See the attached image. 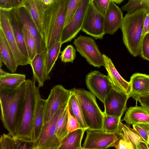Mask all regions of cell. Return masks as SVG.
Listing matches in <instances>:
<instances>
[{
	"label": "cell",
	"mask_w": 149,
	"mask_h": 149,
	"mask_svg": "<svg viewBox=\"0 0 149 149\" xmlns=\"http://www.w3.org/2000/svg\"><path fill=\"white\" fill-rule=\"evenodd\" d=\"M26 81L15 89L0 88V118L8 134L14 137L24 104Z\"/></svg>",
	"instance_id": "6da1fadb"
},
{
	"label": "cell",
	"mask_w": 149,
	"mask_h": 149,
	"mask_svg": "<svg viewBox=\"0 0 149 149\" xmlns=\"http://www.w3.org/2000/svg\"><path fill=\"white\" fill-rule=\"evenodd\" d=\"M66 14L65 0H54L45 11L43 30L46 49L61 41L65 27Z\"/></svg>",
	"instance_id": "7a4b0ae2"
},
{
	"label": "cell",
	"mask_w": 149,
	"mask_h": 149,
	"mask_svg": "<svg viewBox=\"0 0 149 149\" xmlns=\"http://www.w3.org/2000/svg\"><path fill=\"white\" fill-rule=\"evenodd\" d=\"M33 80H26V91L24 105L15 138L32 143L33 124L38 100L41 96L39 88Z\"/></svg>",
	"instance_id": "3957f363"
},
{
	"label": "cell",
	"mask_w": 149,
	"mask_h": 149,
	"mask_svg": "<svg viewBox=\"0 0 149 149\" xmlns=\"http://www.w3.org/2000/svg\"><path fill=\"white\" fill-rule=\"evenodd\" d=\"M146 15L142 10L127 13L123 17L120 28L124 43L130 53L134 57L140 54L144 36L142 35L143 23Z\"/></svg>",
	"instance_id": "277c9868"
},
{
	"label": "cell",
	"mask_w": 149,
	"mask_h": 149,
	"mask_svg": "<svg viewBox=\"0 0 149 149\" xmlns=\"http://www.w3.org/2000/svg\"><path fill=\"white\" fill-rule=\"evenodd\" d=\"M71 90L79 101L88 130L103 131L104 114L99 107L95 96L83 89Z\"/></svg>",
	"instance_id": "5b68a950"
},
{
	"label": "cell",
	"mask_w": 149,
	"mask_h": 149,
	"mask_svg": "<svg viewBox=\"0 0 149 149\" xmlns=\"http://www.w3.org/2000/svg\"><path fill=\"white\" fill-rule=\"evenodd\" d=\"M68 104L58 110L49 120L44 124L39 137L33 142L32 149H59L61 141L56 134V124L60 115Z\"/></svg>",
	"instance_id": "8992f818"
},
{
	"label": "cell",
	"mask_w": 149,
	"mask_h": 149,
	"mask_svg": "<svg viewBox=\"0 0 149 149\" xmlns=\"http://www.w3.org/2000/svg\"><path fill=\"white\" fill-rule=\"evenodd\" d=\"M73 44L77 51L90 65L97 68L104 65L102 54L93 38L80 35L74 40Z\"/></svg>",
	"instance_id": "52a82bcc"
},
{
	"label": "cell",
	"mask_w": 149,
	"mask_h": 149,
	"mask_svg": "<svg viewBox=\"0 0 149 149\" xmlns=\"http://www.w3.org/2000/svg\"><path fill=\"white\" fill-rule=\"evenodd\" d=\"M81 30L96 39H102L106 33L104 28V15L91 1L83 22Z\"/></svg>",
	"instance_id": "ba28073f"
},
{
	"label": "cell",
	"mask_w": 149,
	"mask_h": 149,
	"mask_svg": "<svg viewBox=\"0 0 149 149\" xmlns=\"http://www.w3.org/2000/svg\"><path fill=\"white\" fill-rule=\"evenodd\" d=\"M86 136L82 149H104L113 147L120 138L117 132L109 133L103 131L86 130Z\"/></svg>",
	"instance_id": "9c48e42d"
},
{
	"label": "cell",
	"mask_w": 149,
	"mask_h": 149,
	"mask_svg": "<svg viewBox=\"0 0 149 149\" xmlns=\"http://www.w3.org/2000/svg\"><path fill=\"white\" fill-rule=\"evenodd\" d=\"M9 11L0 9V29L5 36L18 65L29 64L30 61L24 56L17 45L11 25Z\"/></svg>",
	"instance_id": "30bf717a"
},
{
	"label": "cell",
	"mask_w": 149,
	"mask_h": 149,
	"mask_svg": "<svg viewBox=\"0 0 149 149\" xmlns=\"http://www.w3.org/2000/svg\"><path fill=\"white\" fill-rule=\"evenodd\" d=\"M70 90L58 85L51 90L46 100L44 123L49 120L60 109L68 103L71 95Z\"/></svg>",
	"instance_id": "8fae6325"
},
{
	"label": "cell",
	"mask_w": 149,
	"mask_h": 149,
	"mask_svg": "<svg viewBox=\"0 0 149 149\" xmlns=\"http://www.w3.org/2000/svg\"><path fill=\"white\" fill-rule=\"evenodd\" d=\"M90 1L91 0H81L71 19L64 28L60 41L62 44L71 40L81 30Z\"/></svg>",
	"instance_id": "7c38bea8"
},
{
	"label": "cell",
	"mask_w": 149,
	"mask_h": 149,
	"mask_svg": "<svg viewBox=\"0 0 149 149\" xmlns=\"http://www.w3.org/2000/svg\"><path fill=\"white\" fill-rule=\"evenodd\" d=\"M88 89L104 104L105 98L112 87L108 76L94 70L89 73L86 77Z\"/></svg>",
	"instance_id": "4fadbf2b"
},
{
	"label": "cell",
	"mask_w": 149,
	"mask_h": 149,
	"mask_svg": "<svg viewBox=\"0 0 149 149\" xmlns=\"http://www.w3.org/2000/svg\"><path fill=\"white\" fill-rule=\"evenodd\" d=\"M129 95L116 91L113 88L106 97L104 103V114L111 116L121 117L127 109Z\"/></svg>",
	"instance_id": "5bb4252c"
},
{
	"label": "cell",
	"mask_w": 149,
	"mask_h": 149,
	"mask_svg": "<svg viewBox=\"0 0 149 149\" xmlns=\"http://www.w3.org/2000/svg\"><path fill=\"white\" fill-rule=\"evenodd\" d=\"M47 6L41 0H22L19 7H23L44 37L43 24L44 15Z\"/></svg>",
	"instance_id": "9a60e30c"
},
{
	"label": "cell",
	"mask_w": 149,
	"mask_h": 149,
	"mask_svg": "<svg viewBox=\"0 0 149 149\" xmlns=\"http://www.w3.org/2000/svg\"><path fill=\"white\" fill-rule=\"evenodd\" d=\"M102 56L104 66L107 72V76L112 88L118 92L129 95L131 90L130 82L126 81L120 75L110 58L104 54Z\"/></svg>",
	"instance_id": "2e32d148"
},
{
	"label": "cell",
	"mask_w": 149,
	"mask_h": 149,
	"mask_svg": "<svg viewBox=\"0 0 149 149\" xmlns=\"http://www.w3.org/2000/svg\"><path fill=\"white\" fill-rule=\"evenodd\" d=\"M22 25L29 31L36 44L37 53H41L46 49L45 40L37 29L25 10L22 7L14 9Z\"/></svg>",
	"instance_id": "e0dca14e"
},
{
	"label": "cell",
	"mask_w": 149,
	"mask_h": 149,
	"mask_svg": "<svg viewBox=\"0 0 149 149\" xmlns=\"http://www.w3.org/2000/svg\"><path fill=\"white\" fill-rule=\"evenodd\" d=\"M123 17L121 10L111 0L104 16L105 33L113 34L120 28Z\"/></svg>",
	"instance_id": "ac0fdd59"
},
{
	"label": "cell",
	"mask_w": 149,
	"mask_h": 149,
	"mask_svg": "<svg viewBox=\"0 0 149 149\" xmlns=\"http://www.w3.org/2000/svg\"><path fill=\"white\" fill-rule=\"evenodd\" d=\"M46 56V49L41 53L37 54L30 61L29 64L33 71V79L37 82L39 88L42 87L45 82L51 78L47 72Z\"/></svg>",
	"instance_id": "d6986e66"
},
{
	"label": "cell",
	"mask_w": 149,
	"mask_h": 149,
	"mask_svg": "<svg viewBox=\"0 0 149 149\" xmlns=\"http://www.w3.org/2000/svg\"><path fill=\"white\" fill-rule=\"evenodd\" d=\"M129 82L131 87L130 97L134 99L149 93V75L134 73L131 77Z\"/></svg>",
	"instance_id": "ffe728a7"
},
{
	"label": "cell",
	"mask_w": 149,
	"mask_h": 149,
	"mask_svg": "<svg viewBox=\"0 0 149 149\" xmlns=\"http://www.w3.org/2000/svg\"><path fill=\"white\" fill-rule=\"evenodd\" d=\"M0 67L4 63L12 72H15L18 66L2 30L0 29Z\"/></svg>",
	"instance_id": "44dd1931"
},
{
	"label": "cell",
	"mask_w": 149,
	"mask_h": 149,
	"mask_svg": "<svg viewBox=\"0 0 149 149\" xmlns=\"http://www.w3.org/2000/svg\"><path fill=\"white\" fill-rule=\"evenodd\" d=\"M9 12L13 31L18 46L24 56L30 61L20 22L14 9Z\"/></svg>",
	"instance_id": "7402d4cb"
},
{
	"label": "cell",
	"mask_w": 149,
	"mask_h": 149,
	"mask_svg": "<svg viewBox=\"0 0 149 149\" xmlns=\"http://www.w3.org/2000/svg\"><path fill=\"white\" fill-rule=\"evenodd\" d=\"M128 125L137 123H149V111L142 106L131 107L126 111L121 121Z\"/></svg>",
	"instance_id": "603a6c76"
},
{
	"label": "cell",
	"mask_w": 149,
	"mask_h": 149,
	"mask_svg": "<svg viewBox=\"0 0 149 149\" xmlns=\"http://www.w3.org/2000/svg\"><path fill=\"white\" fill-rule=\"evenodd\" d=\"M46 100L39 98L34 117L33 129V142L36 140L41 133L44 123Z\"/></svg>",
	"instance_id": "cb8c5ba5"
},
{
	"label": "cell",
	"mask_w": 149,
	"mask_h": 149,
	"mask_svg": "<svg viewBox=\"0 0 149 149\" xmlns=\"http://www.w3.org/2000/svg\"><path fill=\"white\" fill-rule=\"evenodd\" d=\"M86 130L79 128L68 133L61 141L59 149H82L81 142Z\"/></svg>",
	"instance_id": "d4e9b609"
},
{
	"label": "cell",
	"mask_w": 149,
	"mask_h": 149,
	"mask_svg": "<svg viewBox=\"0 0 149 149\" xmlns=\"http://www.w3.org/2000/svg\"><path fill=\"white\" fill-rule=\"evenodd\" d=\"M128 139L136 149H149L147 143L144 141L138 134L129 125H126L121 122L117 131Z\"/></svg>",
	"instance_id": "484cf974"
},
{
	"label": "cell",
	"mask_w": 149,
	"mask_h": 149,
	"mask_svg": "<svg viewBox=\"0 0 149 149\" xmlns=\"http://www.w3.org/2000/svg\"><path fill=\"white\" fill-rule=\"evenodd\" d=\"M26 80L25 74L7 72L4 75L0 76V88H16Z\"/></svg>",
	"instance_id": "4316f807"
},
{
	"label": "cell",
	"mask_w": 149,
	"mask_h": 149,
	"mask_svg": "<svg viewBox=\"0 0 149 149\" xmlns=\"http://www.w3.org/2000/svg\"><path fill=\"white\" fill-rule=\"evenodd\" d=\"M32 143L15 139L8 134L1 136L0 149H32Z\"/></svg>",
	"instance_id": "83f0119b"
},
{
	"label": "cell",
	"mask_w": 149,
	"mask_h": 149,
	"mask_svg": "<svg viewBox=\"0 0 149 149\" xmlns=\"http://www.w3.org/2000/svg\"><path fill=\"white\" fill-rule=\"evenodd\" d=\"M70 90L71 94L68 102L70 112L77 119L79 124L80 128L88 129L78 99L72 90Z\"/></svg>",
	"instance_id": "f1b7e54d"
},
{
	"label": "cell",
	"mask_w": 149,
	"mask_h": 149,
	"mask_svg": "<svg viewBox=\"0 0 149 149\" xmlns=\"http://www.w3.org/2000/svg\"><path fill=\"white\" fill-rule=\"evenodd\" d=\"M62 45L59 42L54 44L49 49H46V64L48 74L52 70L61 52Z\"/></svg>",
	"instance_id": "f546056e"
},
{
	"label": "cell",
	"mask_w": 149,
	"mask_h": 149,
	"mask_svg": "<svg viewBox=\"0 0 149 149\" xmlns=\"http://www.w3.org/2000/svg\"><path fill=\"white\" fill-rule=\"evenodd\" d=\"M122 8V10L131 13L139 10L143 11L147 14L149 13V0H128Z\"/></svg>",
	"instance_id": "4dcf8cb0"
},
{
	"label": "cell",
	"mask_w": 149,
	"mask_h": 149,
	"mask_svg": "<svg viewBox=\"0 0 149 149\" xmlns=\"http://www.w3.org/2000/svg\"><path fill=\"white\" fill-rule=\"evenodd\" d=\"M68 115V105L60 115L56 124V134L61 141L68 133L67 130Z\"/></svg>",
	"instance_id": "1f68e13d"
},
{
	"label": "cell",
	"mask_w": 149,
	"mask_h": 149,
	"mask_svg": "<svg viewBox=\"0 0 149 149\" xmlns=\"http://www.w3.org/2000/svg\"><path fill=\"white\" fill-rule=\"evenodd\" d=\"M121 117L110 116L104 114L103 131L109 133L116 132L120 125Z\"/></svg>",
	"instance_id": "d6a6232c"
},
{
	"label": "cell",
	"mask_w": 149,
	"mask_h": 149,
	"mask_svg": "<svg viewBox=\"0 0 149 149\" xmlns=\"http://www.w3.org/2000/svg\"><path fill=\"white\" fill-rule=\"evenodd\" d=\"M21 25L26 48L30 61L37 54L36 43L28 30L22 24Z\"/></svg>",
	"instance_id": "836d02e7"
},
{
	"label": "cell",
	"mask_w": 149,
	"mask_h": 149,
	"mask_svg": "<svg viewBox=\"0 0 149 149\" xmlns=\"http://www.w3.org/2000/svg\"><path fill=\"white\" fill-rule=\"evenodd\" d=\"M81 0H65L66 14L65 26L70 21Z\"/></svg>",
	"instance_id": "e575fe53"
},
{
	"label": "cell",
	"mask_w": 149,
	"mask_h": 149,
	"mask_svg": "<svg viewBox=\"0 0 149 149\" xmlns=\"http://www.w3.org/2000/svg\"><path fill=\"white\" fill-rule=\"evenodd\" d=\"M133 128L147 144L149 143V123H140L132 125Z\"/></svg>",
	"instance_id": "d590c367"
},
{
	"label": "cell",
	"mask_w": 149,
	"mask_h": 149,
	"mask_svg": "<svg viewBox=\"0 0 149 149\" xmlns=\"http://www.w3.org/2000/svg\"><path fill=\"white\" fill-rule=\"evenodd\" d=\"M76 50L71 45H68L61 52L60 58L64 63H72L76 57Z\"/></svg>",
	"instance_id": "8d00e7d4"
},
{
	"label": "cell",
	"mask_w": 149,
	"mask_h": 149,
	"mask_svg": "<svg viewBox=\"0 0 149 149\" xmlns=\"http://www.w3.org/2000/svg\"><path fill=\"white\" fill-rule=\"evenodd\" d=\"M119 139L115 143L113 147L117 149H136L128 139L120 133Z\"/></svg>",
	"instance_id": "74e56055"
},
{
	"label": "cell",
	"mask_w": 149,
	"mask_h": 149,
	"mask_svg": "<svg viewBox=\"0 0 149 149\" xmlns=\"http://www.w3.org/2000/svg\"><path fill=\"white\" fill-rule=\"evenodd\" d=\"M140 55L143 58L149 61V33L145 34L143 37Z\"/></svg>",
	"instance_id": "f35d334b"
},
{
	"label": "cell",
	"mask_w": 149,
	"mask_h": 149,
	"mask_svg": "<svg viewBox=\"0 0 149 149\" xmlns=\"http://www.w3.org/2000/svg\"><path fill=\"white\" fill-rule=\"evenodd\" d=\"M111 0H91L93 5L104 16Z\"/></svg>",
	"instance_id": "ab89813d"
},
{
	"label": "cell",
	"mask_w": 149,
	"mask_h": 149,
	"mask_svg": "<svg viewBox=\"0 0 149 149\" xmlns=\"http://www.w3.org/2000/svg\"><path fill=\"white\" fill-rule=\"evenodd\" d=\"M68 115L67 130L68 133L80 128L79 124L77 119L70 113L68 104Z\"/></svg>",
	"instance_id": "60d3db41"
},
{
	"label": "cell",
	"mask_w": 149,
	"mask_h": 149,
	"mask_svg": "<svg viewBox=\"0 0 149 149\" xmlns=\"http://www.w3.org/2000/svg\"><path fill=\"white\" fill-rule=\"evenodd\" d=\"M134 99L139 101L142 106L149 111V93L143 96L135 97Z\"/></svg>",
	"instance_id": "b9f144b4"
},
{
	"label": "cell",
	"mask_w": 149,
	"mask_h": 149,
	"mask_svg": "<svg viewBox=\"0 0 149 149\" xmlns=\"http://www.w3.org/2000/svg\"><path fill=\"white\" fill-rule=\"evenodd\" d=\"M0 9L8 10L14 9L12 0H0Z\"/></svg>",
	"instance_id": "7bdbcfd3"
},
{
	"label": "cell",
	"mask_w": 149,
	"mask_h": 149,
	"mask_svg": "<svg viewBox=\"0 0 149 149\" xmlns=\"http://www.w3.org/2000/svg\"><path fill=\"white\" fill-rule=\"evenodd\" d=\"M149 33V13L146 14L144 20L142 35L143 36H144Z\"/></svg>",
	"instance_id": "ee69618b"
},
{
	"label": "cell",
	"mask_w": 149,
	"mask_h": 149,
	"mask_svg": "<svg viewBox=\"0 0 149 149\" xmlns=\"http://www.w3.org/2000/svg\"><path fill=\"white\" fill-rule=\"evenodd\" d=\"M14 9L18 8L22 0H12Z\"/></svg>",
	"instance_id": "f6af8a7d"
},
{
	"label": "cell",
	"mask_w": 149,
	"mask_h": 149,
	"mask_svg": "<svg viewBox=\"0 0 149 149\" xmlns=\"http://www.w3.org/2000/svg\"><path fill=\"white\" fill-rule=\"evenodd\" d=\"M54 0H41V1L47 6L52 3Z\"/></svg>",
	"instance_id": "bcb514c9"
},
{
	"label": "cell",
	"mask_w": 149,
	"mask_h": 149,
	"mask_svg": "<svg viewBox=\"0 0 149 149\" xmlns=\"http://www.w3.org/2000/svg\"><path fill=\"white\" fill-rule=\"evenodd\" d=\"M7 73L5 71L2 69L1 67L0 68V76H1L4 75Z\"/></svg>",
	"instance_id": "7dc6e473"
},
{
	"label": "cell",
	"mask_w": 149,
	"mask_h": 149,
	"mask_svg": "<svg viewBox=\"0 0 149 149\" xmlns=\"http://www.w3.org/2000/svg\"><path fill=\"white\" fill-rule=\"evenodd\" d=\"M113 1L116 3L120 4L124 0H112Z\"/></svg>",
	"instance_id": "c3c4849f"
}]
</instances>
